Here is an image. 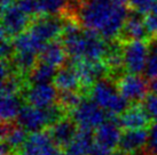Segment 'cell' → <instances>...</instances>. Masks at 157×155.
I'll list each match as a JSON object with an SVG mask.
<instances>
[{"mask_svg": "<svg viewBox=\"0 0 157 155\" xmlns=\"http://www.w3.org/2000/svg\"><path fill=\"white\" fill-rule=\"evenodd\" d=\"M75 20L84 29L93 31L105 40H111L122 34L128 16L125 5L113 0H76L70 4ZM71 16V17H72Z\"/></svg>", "mask_w": 157, "mask_h": 155, "instance_id": "obj_1", "label": "cell"}, {"mask_svg": "<svg viewBox=\"0 0 157 155\" xmlns=\"http://www.w3.org/2000/svg\"><path fill=\"white\" fill-rule=\"evenodd\" d=\"M62 43L71 60H101L109 48L105 38L93 31L83 29L74 17L64 20Z\"/></svg>", "mask_w": 157, "mask_h": 155, "instance_id": "obj_2", "label": "cell"}, {"mask_svg": "<svg viewBox=\"0 0 157 155\" xmlns=\"http://www.w3.org/2000/svg\"><path fill=\"white\" fill-rule=\"evenodd\" d=\"M91 99L94 100L109 115H122L128 108V100L118 91L116 82L109 79H101L92 86Z\"/></svg>", "mask_w": 157, "mask_h": 155, "instance_id": "obj_3", "label": "cell"}, {"mask_svg": "<svg viewBox=\"0 0 157 155\" xmlns=\"http://www.w3.org/2000/svg\"><path fill=\"white\" fill-rule=\"evenodd\" d=\"M64 110L59 105H54L48 108H38L30 104L23 105L17 116V124L21 125L28 132L36 134L41 132L48 125L64 117Z\"/></svg>", "mask_w": 157, "mask_h": 155, "instance_id": "obj_4", "label": "cell"}, {"mask_svg": "<svg viewBox=\"0 0 157 155\" xmlns=\"http://www.w3.org/2000/svg\"><path fill=\"white\" fill-rule=\"evenodd\" d=\"M108 113L92 99H83L74 111H71V119L82 129H98L105 123Z\"/></svg>", "mask_w": 157, "mask_h": 155, "instance_id": "obj_5", "label": "cell"}, {"mask_svg": "<svg viewBox=\"0 0 157 155\" xmlns=\"http://www.w3.org/2000/svg\"><path fill=\"white\" fill-rule=\"evenodd\" d=\"M149 56V46L144 40L125 41L123 45L124 67L128 73L141 74L146 71Z\"/></svg>", "mask_w": 157, "mask_h": 155, "instance_id": "obj_6", "label": "cell"}, {"mask_svg": "<svg viewBox=\"0 0 157 155\" xmlns=\"http://www.w3.org/2000/svg\"><path fill=\"white\" fill-rule=\"evenodd\" d=\"M117 88L121 95L128 100V103L138 104L144 100L149 90V83L140 74L127 73L117 78Z\"/></svg>", "mask_w": 157, "mask_h": 155, "instance_id": "obj_7", "label": "cell"}, {"mask_svg": "<svg viewBox=\"0 0 157 155\" xmlns=\"http://www.w3.org/2000/svg\"><path fill=\"white\" fill-rule=\"evenodd\" d=\"M30 23V16L23 12L17 4L2 10V25L1 38H16L25 32Z\"/></svg>", "mask_w": 157, "mask_h": 155, "instance_id": "obj_8", "label": "cell"}, {"mask_svg": "<svg viewBox=\"0 0 157 155\" xmlns=\"http://www.w3.org/2000/svg\"><path fill=\"white\" fill-rule=\"evenodd\" d=\"M63 29L64 20L59 16H38L32 21L29 30L41 41L48 43L62 34Z\"/></svg>", "mask_w": 157, "mask_h": 155, "instance_id": "obj_9", "label": "cell"}, {"mask_svg": "<svg viewBox=\"0 0 157 155\" xmlns=\"http://www.w3.org/2000/svg\"><path fill=\"white\" fill-rule=\"evenodd\" d=\"M121 124L115 117H110L105 123L96 129L94 137H95V146L100 147L107 152H113L115 148L119 146V142L122 138Z\"/></svg>", "mask_w": 157, "mask_h": 155, "instance_id": "obj_10", "label": "cell"}, {"mask_svg": "<svg viewBox=\"0 0 157 155\" xmlns=\"http://www.w3.org/2000/svg\"><path fill=\"white\" fill-rule=\"evenodd\" d=\"M26 102L38 108H48L55 105L59 98L56 87L51 83L31 85L24 91Z\"/></svg>", "mask_w": 157, "mask_h": 155, "instance_id": "obj_11", "label": "cell"}, {"mask_svg": "<svg viewBox=\"0 0 157 155\" xmlns=\"http://www.w3.org/2000/svg\"><path fill=\"white\" fill-rule=\"evenodd\" d=\"M77 73L79 75L80 83L84 88H92V86L105 77L109 71L105 62L101 60H71Z\"/></svg>", "mask_w": 157, "mask_h": 155, "instance_id": "obj_12", "label": "cell"}, {"mask_svg": "<svg viewBox=\"0 0 157 155\" xmlns=\"http://www.w3.org/2000/svg\"><path fill=\"white\" fill-rule=\"evenodd\" d=\"M57 153L59 148L45 131L31 134L21 151V155H56Z\"/></svg>", "mask_w": 157, "mask_h": 155, "instance_id": "obj_13", "label": "cell"}, {"mask_svg": "<svg viewBox=\"0 0 157 155\" xmlns=\"http://www.w3.org/2000/svg\"><path fill=\"white\" fill-rule=\"evenodd\" d=\"M149 130L134 129L124 131L119 142V150L127 155H135L146 150L148 144Z\"/></svg>", "mask_w": 157, "mask_h": 155, "instance_id": "obj_14", "label": "cell"}, {"mask_svg": "<svg viewBox=\"0 0 157 155\" xmlns=\"http://www.w3.org/2000/svg\"><path fill=\"white\" fill-rule=\"evenodd\" d=\"M77 130V124L72 119L63 117L51 125L48 134L57 148H68Z\"/></svg>", "mask_w": 157, "mask_h": 155, "instance_id": "obj_15", "label": "cell"}, {"mask_svg": "<svg viewBox=\"0 0 157 155\" xmlns=\"http://www.w3.org/2000/svg\"><path fill=\"white\" fill-rule=\"evenodd\" d=\"M150 121L151 119L146 112L144 107L138 104H134L133 106L127 108L118 119L121 127L126 130L144 129L150 124Z\"/></svg>", "mask_w": 157, "mask_h": 155, "instance_id": "obj_16", "label": "cell"}, {"mask_svg": "<svg viewBox=\"0 0 157 155\" xmlns=\"http://www.w3.org/2000/svg\"><path fill=\"white\" fill-rule=\"evenodd\" d=\"M26 132L28 131L23 129L21 125L4 123L1 127L2 144H5L15 154H21L23 146L29 138V136H26Z\"/></svg>", "mask_w": 157, "mask_h": 155, "instance_id": "obj_17", "label": "cell"}, {"mask_svg": "<svg viewBox=\"0 0 157 155\" xmlns=\"http://www.w3.org/2000/svg\"><path fill=\"white\" fill-rule=\"evenodd\" d=\"M95 148V137L92 130L78 128L74 139L67 148L71 155H90Z\"/></svg>", "mask_w": 157, "mask_h": 155, "instance_id": "obj_18", "label": "cell"}, {"mask_svg": "<svg viewBox=\"0 0 157 155\" xmlns=\"http://www.w3.org/2000/svg\"><path fill=\"white\" fill-rule=\"evenodd\" d=\"M147 29L144 24V18L142 15L136 12L130 13L125 22V25L123 27L122 37L125 41L131 40H144L147 38Z\"/></svg>", "mask_w": 157, "mask_h": 155, "instance_id": "obj_19", "label": "cell"}, {"mask_svg": "<svg viewBox=\"0 0 157 155\" xmlns=\"http://www.w3.org/2000/svg\"><path fill=\"white\" fill-rule=\"evenodd\" d=\"M68 52L66 50V47L63 46L62 41H51L48 42L43 52H40L39 59L43 63L51 65L53 67H62L67 59Z\"/></svg>", "mask_w": 157, "mask_h": 155, "instance_id": "obj_20", "label": "cell"}, {"mask_svg": "<svg viewBox=\"0 0 157 155\" xmlns=\"http://www.w3.org/2000/svg\"><path fill=\"white\" fill-rule=\"evenodd\" d=\"M46 45L47 43L41 41L30 30H26L13 40L15 52H30L35 55H40V52H43Z\"/></svg>", "mask_w": 157, "mask_h": 155, "instance_id": "obj_21", "label": "cell"}, {"mask_svg": "<svg viewBox=\"0 0 157 155\" xmlns=\"http://www.w3.org/2000/svg\"><path fill=\"white\" fill-rule=\"evenodd\" d=\"M54 86L60 91H77L82 86L79 75L72 65L62 66L54 78Z\"/></svg>", "mask_w": 157, "mask_h": 155, "instance_id": "obj_22", "label": "cell"}, {"mask_svg": "<svg viewBox=\"0 0 157 155\" xmlns=\"http://www.w3.org/2000/svg\"><path fill=\"white\" fill-rule=\"evenodd\" d=\"M22 107V100L17 95H1L0 115L2 123H9L14 119H17Z\"/></svg>", "mask_w": 157, "mask_h": 155, "instance_id": "obj_23", "label": "cell"}, {"mask_svg": "<svg viewBox=\"0 0 157 155\" xmlns=\"http://www.w3.org/2000/svg\"><path fill=\"white\" fill-rule=\"evenodd\" d=\"M71 0H36L38 16H57L70 8Z\"/></svg>", "mask_w": 157, "mask_h": 155, "instance_id": "obj_24", "label": "cell"}, {"mask_svg": "<svg viewBox=\"0 0 157 155\" xmlns=\"http://www.w3.org/2000/svg\"><path fill=\"white\" fill-rule=\"evenodd\" d=\"M105 64L110 72L118 74L124 67V58H123V45H118L117 41L109 43L108 52L105 56Z\"/></svg>", "mask_w": 157, "mask_h": 155, "instance_id": "obj_25", "label": "cell"}, {"mask_svg": "<svg viewBox=\"0 0 157 155\" xmlns=\"http://www.w3.org/2000/svg\"><path fill=\"white\" fill-rule=\"evenodd\" d=\"M56 70L51 65L39 62L36 65L33 70L29 73L28 80L31 85H44V83H51L54 81V78L56 75Z\"/></svg>", "mask_w": 157, "mask_h": 155, "instance_id": "obj_26", "label": "cell"}, {"mask_svg": "<svg viewBox=\"0 0 157 155\" xmlns=\"http://www.w3.org/2000/svg\"><path fill=\"white\" fill-rule=\"evenodd\" d=\"M37 56L35 54L30 52H15L13 55V60H12V66L16 72L20 73H30L33 70L37 63Z\"/></svg>", "mask_w": 157, "mask_h": 155, "instance_id": "obj_27", "label": "cell"}, {"mask_svg": "<svg viewBox=\"0 0 157 155\" xmlns=\"http://www.w3.org/2000/svg\"><path fill=\"white\" fill-rule=\"evenodd\" d=\"M82 95L78 91H60L57 103L59 106L64 111H74L79 104L83 102Z\"/></svg>", "mask_w": 157, "mask_h": 155, "instance_id": "obj_28", "label": "cell"}, {"mask_svg": "<svg viewBox=\"0 0 157 155\" xmlns=\"http://www.w3.org/2000/svg\"><path fill=\"white\" fill-rule=\"evenodd\" d=\"M23 86L24 83L22 79L15 73H12L9 77L1 80V95H17L22 90Z\"/></svg>", "mask_w": 157, "mask_h": 155, "instance_id": "obj_29", "label": "cell"}, {"mask_svg": "<svg viewBox=\"0 0 157 155\" xmlns=\"http://www.w3.org/2000/svg\"><path fill=\"white\" fill-rule=\"evenodd\" d=\"M148 46L149 56L146 67V74L148 78L153 79L157 77V37H153L150 39Z\"/></svg>", "mask_w": 157, "mask_h": 155, "instance_id": "obj_30", "label": "cell"}, {"mask_svg": "<svg viewBox=\"0 0 157 155\" xmlns=\"http://www.w3.org/2000/svg\"><path fill=\"white\" fill-rule=\"evenodd\" d=\"M155 1L156 0H127V4L134 12L141 15H146L151 12Z\"/></svg>", "mask_w": 157, "mask_h": 155, "instance_id": "obj_31", "label": "cell"}, {"mask_svg": "<svg viewBox=\"0 0 157 155\" xmlns=\"http://www.w3.org/2000/svg\"><path fill=\"white\" fill-rule=\"evenodd\" d=\"M146 110V112L148 113L150 119L157 122V95H148L144 100L142 105Z\"/></svg>", "mask_w": 157, "mask_h": 155, "instance_id": "obj_32", "label": "cell"}, {"mask_svg": "<svg viewBox=\"0 0 157 155\" xmlns=\"http://www.w3.org/2000/svg\"><path fill=\"white\" fill-rule=\"evenodd\" d=\"M144 151L149 155H157V122L149 129L148 144Z\"/></svg>", "mask_w": 157, "mask_h": 155, "instance_id": "obj_33", "label": "cell"}, {"mask_svg": "<svg viewBox=\"0 0 157 155\" xmlns=\"http://www.w3.org/2000/svg\"><path fill=\"white\" fill-rule=\"evenodd\" d=\"M144 24H146V29L149 35L157 37V15L155 14H149L144 17Z\"/></svg>", "mask_w": 157, "mask_h": 155, "instance_id": "obj_34", "label": "cell"}, {"mask_svg": "<svg viewBox=\"0 0 157 155\" xmlns=\"http://www.w3.org/2000/svg\"><path fill=\"white\" fill-rule=\"evenodd\" d=\"M0 52H1L2 59L8 60L10 58V56L13 54H15L13 42H10L8 38H1V49H0Z\"/></svg>", "mask_w": 157, "mask_h": 155, "instance_id": "obj_35", "label": "cell"}, {"mask_svg": "<svg viewBox=\"0 0 157 155\" xmlns=\"http://www.w3.org/2000/svg\"><path fill=\"white\" fill-rule=\"evenodd\" d=\"M149 90L153 92L154 95H157V77L153 78L149 82Z\"/></svg>", "mask_w": 157, "mask_h": 155, "instance_id": "obj_36", "label": "cell"}, {"mask_svg": "<svg viewBox=\"0 0 157 155\" xmlns=\"http://www.w3.org/2000/svg\"><path fill=\"white\" fill-rule=\"evenodd\" d=\"M111 154V152H107L105 150H102L100 147H96L92 151V153L90 155H110Z\"/></svg>", "mask_w": 157, "mask_h": 155, "instance_id": "obj_37", "label": "cell"}, {"mask_svg": "<svg viewBox=\"0 0 157 155\" xmlns=\"http://www.w3.org/2000/svg\"><path fill=\"white\" fill-rule=\"evenodd\" d=\"M13 5H15V0H1V8H2V10L7 9L8 7L13 6Z\"/></svg>", "mask_w": 157, "mask_h": 155, "instance_id": "obj_38", "label": "cell"}, {"mask_svg": "<svg viewBox=\"0 0 157 155\" xmlns=\"http://www.w3.org/2000/svg\"><path fill=\"white\" fill-rule=\"evenodd\" d=\"M110 155H127V154L119 150V151H113V152H111V154H110Z\"/></svg>", "mask_w": 157, "mask_h": 155, "instance_id": "obj_39", "label": "cell"}, {"mask_svg": "<svg viewBox=\"0 0 157 155\" xmlns=\"http://www.w3.org/2000/svg\"><path fill=\"white\" fill-rule=\"evenodd\" d=\"M151 14H155V15H157V0L155 1V4H154V6H153V9H151Z\"/></svg>", "mask_w": 157, "mask_h": 155, "instance_id": "obj_40", "label": "cell"}, {"mask_svg": "<svg viewBox=\"0 0 157 155\" xmlns=\"http://www.w3.org/2000/svg\"><path fill=\"white\" fill-rule=\"evenodd\" d=\"M115 2H117V4H122V5H125L127 2V0H113Z\"/></svg>", "mask_w": 157, "mask_h": 155, "instance_id": "obj_41", "label": "cell"}, {"mask_svg": "<svg viewBox=\"0 0 157 155\" xmlns=\"http://www.w3.org/2000/svg\"><path fill=\"white\" fill-rule=\"evenodd\" d=\"M56 155H71L70 153H68V152H59Z\"/></svg>", "mask_w": 157, "mask_h": 155, "instance_id": "obj_42", "label": "cell"}, {"mask_svg": "<svg viewBox=\"0 0 157 155\" xmlns=\"http://www.w3.org/2000/svg\"><path fill=\"white\" fill-rule=\"evenodd\" d=\"M135 155H149V154L146 151H144V152H141V153H138V154H135Z\"/></svg>", "mask_w": 157, "mask_h": 155, "instance_id": "obj_43", "label": "cell"}]
</instances>
